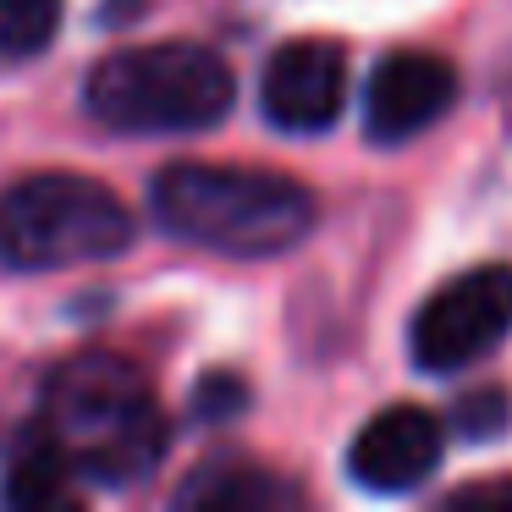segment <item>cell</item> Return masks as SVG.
Instances as JSON below:
<instances>
[{
	"label": "cell",
	"mask_w": 512,
	"mask_h": 512,
	"mask_svg": "<svg viewBox=\"0 0 512 512\" xmlns=\"http://www.w3.org/2000/svg\"><path fill=\"white\" fill-rule=\"evenodd\" d=\"M507 419H512V397L496 386H474L452 402V424L463 441H496V435H507Z\"/></svg>",
	"instance_id": "cell-12"
},
{
	"label": "cell",
	"mask_w": 512,
	"mask_h": 512,
	"mask_svg": "<svg viewBox=\"0 0 512 512\" xmlns=\"http://www.w3.org/2000/svg\"><path fill=\"white\" fill-rule=\"evenodd\" d=\"M133 248V215L105 182L45 171L0 193V265L67 270L122 259Z\"/></svg>",
	"instance_id": "cell-4"
},
{
	"label": "cell",
	"mask_w": 512,
	"mask_h": 512,
	"mask_svg": "<svg viewBox=\"0 0 512 512\" xmlns=\"http://www.w3.org/2000/svg\"><path fill=\"white\" fill-rule=\"evenodd\" d=\"M149 210L171 237L226 259H276L314 232V193L298 177L259 166L182 160L149 182Z\"/></svg>",
	"instance_id": "cell-1"
},
{
	"label": "cell",
	"mask_w": 512,
	"mask_h": 512,
	"mask_svg": "<svg viewBox=\"0 0 512 512\" xmlns=\"http://www.w3.org/2000/svg\"><path fill=\"white\" fill-rule=\"evenodd\" d=\"M347 100V56L331 39H292L265 61L259 78V111L276 133L314 138L331 133Z\"/></svg>",
	"instance_id": "cell-6"
},
{
	"label": "cell",
	"mask_w": 512,
	"mask_h": 512,
	"mask_svg": "<svg viewBox=\"0 0 512 512\" xmlns=\"http://www.w3.org/2000/svg\"><path fill=\"white\" fill-rule=\"evenodd\" d=\"M457 100V72L435 50H391L364 83V133L369 144H408L435 127Z\"/></svg>",
	"instance_id": "cell-7"
},
{
	"label": "cell",
	"mask_w": 512,
	"mask_h": 512,
	"mask_svg": "<svg viewBox=\"0 0 512 512\" xmlns=\"http://www.w3.org/2000/svg\"><path fill=\"white\" fill-rule=\"evenodd\" d=\"M248 408V386L237 375H204L193 391V419L199 424H226Z\"/></svg>",
	"instance_id": "cell-13"
},
{
	"label": "cell",
	"mask_w": 512,
	"mask_h": 512,
	"mask_svg": "<svg viewBox=\"0 0 512 512\" xmlns=\"http://www.w3.org/2000/svg\"><path fill=\"white\" fill-rule=\"evenodd\" d=\"M441 452H446L441 419L430 408L402 402V408H380L353 435V446H347V474H353V485L375 490V496H402V490L424 485L435 474Z\"/></svg>",
	"instance_id": "cell-8"
},
{
	"label": "cell",
	"mask_w": 512,
	"mask_h": 512,
	"mask_svg": "<svg viewBox=\"0 0 512 512\" xmlns=\"http://www.w3.org/2000/svg\"><path fill=\"white\" fill-rule=\"evenodd\" d=\"M61 0H0V56L28 61L56 39Z\"/></svg>",
	"instance_id": "cell-11"
},
{
	"label": "cell",
	"mask_w": 512,
	"mask_h": 512,
	"mask_svg": "<svg viewBox=\"0 0 512 512\" xmlns=\"http://www.w3.org/2000/svg\"><path fill=\"white\" fill-rule=\"evenodd\" d=\"M298 490L287 479L265 474L254 463H204L193 468L177 485V507H204V512H237V507H276V501H292Z\"/></svg>",
	"instance_id": "cell-9"
},
{
	"label": "cell",
	"mask_w": 512,
	"mask_h": 512,
	"mask_svg": "<svg viewBox=\"0 0 512 512\" xmlns=\"http://www.w3.org/2000/svg\"><path fill=\"white\" fill-rule=\"evenodd\" d=\"M39 430L61 446L72 474L94 485H138L166 457V413L133 364L78 353L45 380Z\"/></svg>",
	"instance_id": "cell-2"
},
{
	"label": "cell",
	"mask_w": 512,
	"mask_h": 512,
	"mask_svg": "<svg viewBox=\"0 0 512 512\" xmlns=\"http://www.w3.org/2000/svg\"><path fill=\"white\" fill-rule=\"evenodd\" d=\"M237 100L232 67L204 45H133L105 56L83 83V105L94 122L111 133H204V127L226 122Z\"/></svg>",
	"instance_id": "cell-3"
},
{
	"label": "cell",
	"mask_w": 512,
	"mask_h": 512,
	"mask_svg": "<svg viewBox=\"0 0 512 512\" xmlns=\"http://www.w3.org/2000/svg\"><path fill=\"white\" fill-rule=\"evenodd\" d=\"M512 331V265H474L435 287L408 325V353L424 375H463Z\"/></svg>",
	"instance_id": "cell-5"
},
{
	"label": "cell",
	"mask_w": 512,
	"mask_h": 512,
	"mask_svg": "<svg viewBox=\"0 0 512 512\" xmlns=\"http://www.w3.org/2000/svg\"><path fill=\"white\" fill-rule=\"evenodd\" d=\"M0 501H6V507H34V512L72 501V463L61 457V446L50 441L45 430H34V441L12 457L6 485H0Z\"/></svg>",
	"instance_id": "cell-10"
},
{
	"label": "cell",
	"mask_w": 512,
	"mask_h": 512,
	"mask_svg": "<svg viewBox=\"0 0 512 512\" xmlns=\"http://www.w3.org/2000/svg\"><path fill=\"white\" fill-rule=\"evenodd\" d=\"M452 512H512V479H479V485L452 490Z\"/></svg>",
	"instance_id": "cell-14"
}]
</instances>
